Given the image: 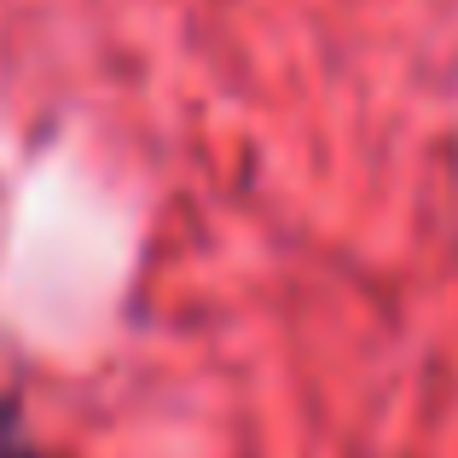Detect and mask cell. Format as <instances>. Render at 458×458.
Wrapping results in <instances>:
<instances>
[{
	"label": "cell",
	"instance_id": "obj_1",
	"mask_svg": "<svg viewBox=\"0 0 458 458\" xmlns=\"http://www.w3.org/2000/svg\"><path fill=\"white\" fill-rule=\"evenodd\" d=\"M0 458H53V453H41L30 441V429H23V406H18L12 389H0Z\"/></svg>",
	"mask_w": 458,
	"mask_h": 458
}]
</instances>
